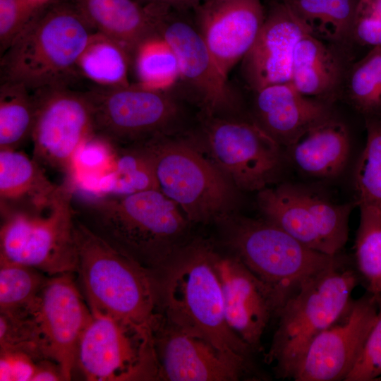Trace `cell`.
Wrapping results in <instances>:
<instances>
[{"mask_svg":"<svg viewBox=\"0 0 381 381\" xmlns=\"http://www.w3.org/2000/svg\"><path fill=\"white\" fill-rule=\"evenodd\" d=\"M76 217L146 267L160 269L188 241L190 222L159 190L121 196L79 193Z\"/></svg>","mask_w":381,"mask_h":381,"instance_id":"cell-1","label":"cell"},{"mask_svg":"<svg viewBox=\"0 0 381 381\" xmlns=\"http://www.w3.org/2000/svg\"><path fill=\"white\" fill-rule=\"evenodd\" d=\"M74 236L75 271L90 309L113 317L155 341L162 320L157 278L76 217Z\"/></svg>","mask_w":381,"mask_h":381,"instance_id":"cell-2","label":"cell"},{"mask_svg":"<svg viewBox=\"0 0 381 381\" xmlns=\"http://www.w3.org/2000/svg\"><path fill=\"white\" fill-rule=\"evenodd\" d=\"M214 246L188 241L158 270L164 320L201 337L228 356L249 361L253 352L229 327L220 280L213 262Z\"/></svg>","mask_w":381,"mask_h":381,"instance_id":"cell-3","label":"cell"},{"mask_svg":"<svg viewBox=\"0 0 381 381\" xmlns=\"http://www.w3.org/2000/svg\"><path fill=\"white\" fill-rule=\"evenodd\" d=\"M95 30L74 0H52L40 7L1 59V82L33 92L69 86L80 76L77 61Z\"/></svg>","mask_w":381,"mask_h":381,"instance_id":"cell-4","label":"cell"},{"mask_svg":"<svg viewBox=\"0 0 381 381\" xmlns=\"http://www.w3.org/2000/svg\"><path fill=\"white\" fill-rule=\"evenodd\" d=\"M358 272L343 257L315 274L292 294L280 309L279 322L266 361L277 375L291 378L311 341L348 312Z\"/></svg>","mask_w":381,"mask_h":381,"instance_id":"cell-5","label":"cell"},{"mask_svg":"<svg viewBox=\"0 0 381 381\" xmlns=\"http://www.w3.org/2000/svg\"><path fill=\"white\" fill-rule=\"evenodd\" d=\"M143 143L151 152L159 190L190 223L217 222L234 212L237 188L202 152L198 138L173 133Z\"/></svg>","mask_w":381,"mask_h":381,"instance_id":"cell-6","label":"cell"},{"mask_svg":"<svg viewBox=\"0 0 381 381\" xmlns=\"http://www.w3.org/2000/svg\"><path fill=\"white\" fill-rule=\"evenodd\" d=\"M217 222L231 253L285 302L303 283L342 258L306 246L265 218L233 212Z\"/></svg>","mask_w":381,"mask_h":381,"instance_id":"cell-7","label":"cell"},{"mask_svg":"<svg viewBox=\"0 0 381 381\" xmlns=\"http://www.w3.org/2000/svg\"><path fill=\"white\" fill-rule=\"evenodd\" d=\"M52 207L42 213L1 214L0 259L27 265L49 277L76 270L74 187L65 180Z\"/></svg>","mask_w":381,"mask_h":381,"instance_id":"cell-8","label":"cell"},{"mask_svg":"<svg viewBox=\"0 0 381 381\" xmlns=\"http://www.w3.org/2000/svg\"><path fill=\"white\" fill-rule=\"evenodd\" d=\"M95 133L116 146H125L175 133L183 117L180 97L174 90H155L136 83L85 92Z\"/></svg>","mask_w":381,"mask_h":381,"instance_id":"cell-9","label":"cell"},{"mask_svg":"<svg viewBox=\"0 0 381 381\" xmlns=\"http://www.w3.org/2000/svg\"><path fill=\"white\" fill-rule=\"evenodd\" d=\"M198 140L206 154L237 188L260 191L274 179L281 164V145L252 118H201Z\"/></svg>","mask_w":381,"mask_h":381,"instance_id":"cell-10","label":"cell"},{"mask_svg":"<svg viewBox=\"0 0 381 381\" xmlns=\"http://www.w3.org/2000/svg\"><path fill=\"white\" fill-rule=\"evenodd\" d=\"M157 31L176 56L180 75L177 87L195 102L201 118L238 115L240 96L219 71L195 24L193 11L167 6Z\"/></svg>","mask_w":381,"mask_h":381,"instance_id":"cell-11","label":"cell"},{"mask_svg":"<svg viewBox=\"0 0 381 381\" xmlns=\"http://www.w3.org/2000/svg\"><path fill=\"white\" fill-rule=\"evenodd\" d=\"M91 313L76 356V365L86 380H158L155 341L113 317Z\"/></svg>","mask_w":381,"mask_h":381,"instance_id":"cell-12","label":"cell"},{"mask_svg":"<svg viewBox=\"0 0 381 381\" xmlns=\"http://www.w3.org/2000/svg\"><path fill=\"white\" fill-rule=\"evenodd\" d=\"M263 218L306 246L337 255L349 236V216L357 202L334 204L314 193L290 184L267 186L258 192Z\"/></svg>","mask_w":381,"mask_h":381,"instance_id":"cell-13","label":"cell"},{"mask_svg":"<svg viewBox=\"0 0 381 381\" xmlns=\"http://www.w3.org/2000/svg\"><path fill=\"white\" fill-rule=\"evenodd\" d=\"M32 92L35 122L32 158L67 176L81 144L95 133L92 111L85 92L53 86Z\"/></svg>","mask_w":381,"mask_h":381,"instance_id":"cell-14","label":"cell"},{"mask_svg":"<svg viewBox=\"0 0 381 381\" xmlns=\"http://www.w3.org/2000/svg\"><path fill=\"white\" fill-rule=\"evenodd\" d=\"M370 294L353 301L346 315L310 344L291 378L296 381L344 380L353 367L377 313Z\"/></svg>","mask_w":381,"mask_h":381,"instance_id":"cell-15","label":"cell"},{"mask_svg":"<svg viewBox=\"0 0 381 381\" xmlns=\"http://www.w3.org/2000/svg\"><path fill=\"white\" fill-rule=\"evenodd\" d=\"M71 274L48 277L28 307L48 356L59 366L64 380L72 377L79 342L92 314Z\"/></svg>","mask_w":381,"mask_h":381,"instance_id":"cell-16","label":"cell"},{"mask_svg":"<svg viewBox=\"0 0 381 381\" xmlns=\"http://www.w3.org/2000/svg\"><path fill=\"white\" fill-rule=\"evenodd\" d=\"M213 262L228 325L253 351H259L264 332L284 300L231 253L224 255L214 248Z\"/></svg>","mask_w":381,"mask_h":381,"instance_id":"cell-17","label":"cell"},{"mask_svg":"<svg viewBox=\"0 0 381 381\" xmlns=\"http://www.w3.org/2000/svg\"><path fill=\"white\" fill-rule=\"evenodd\" d=\"M159 378L170 381H234L248 374L249 361L234 358L205 339L162 318L155 339Z\"/></svg>","mask_w":381,"mask_h":381,"instance_id":"cell-18","label":"cell"},{"mask_svg":"<svg viewBox=\"0 0 381 381\" xmlns=\"http://www.w3.org/2000/svg\"><path fill=\"white\" fill-rule=\"evenodd\" d=\"M195 24L223 75L253 47L265 13L260 0H207L193 11Z\"/></svg>","mask_w":381,"mask_h":381,"instance_id":"cell-19","label":"cell"},{"mask_svg":"<svg viewBox=\"0 0 381 381\" xmlns=\"http://www.w3.org/2000/svg\"><path fill=\"white\" fill-rule=\"evenodd\" d=\"M307 34L289 6L271 4L253 47L241 61L243 82L252 92L290 82L294 49Z\"/></svg>","mask_w":381,"mask_h":381,"instance_id":"cell-20","label":"cell"},{"mask_svg":"<svg viewBox=\"0 0 381 381\" xmlns=\"http://www.w3.org/2000/svg\"><path fill=\"white\" fill-rule=\"evenodd\" d=\"M253 92L252 119L281 145L288 147L308 129L332 116L328 102L304 96L290 82Z\"/></svg>","mask_w":381,"mask_h":381,"instance_id":"cell-21","label":"cell"},{"mask_svg":"<svg viewBox=\"0 0 381 381\" xmlns=\"http://www.w3.org/2000/svg\"><path fill=\"white\" fill-rule=\"evenodd\" d=\"M64 188L47 176L43 167L17 150H0L1 214L42 213L52 207Z\"/></svg>","mask_w":381,"mask_h":381,"instance_id":"cell-22","label":"cell"},{"mask_svg":"<svg viewBox=\"0 0 381 381\" xmlns=\"http://www.w3.org/2000/svg\"><path fill=\"white\" fill-rule=\"evenodd\" d=\"M92 28L123 47L131 56L136 46L157 30L167 5L135 0H74Z\"/></svg>","mask_w":381,"mask_h":381,"instance_id":"cell-23","label":"cell"},{"mask_svg":"<svg viewBox=\"0 0 381 381\" xmlns=\"http://www.w3.org/2000/svg\"><path fill=\"white\" fill-rule=\"evenodd\" d=\"M346 54L308 34L294 52L290 83L304 96L326 102L341 92L347 71Z\"/></svg>","mask_w":381,"mask_h":381,"instance_id":"cell-24","label":"cell"},{"mask_svg":"<svg viewBox=\"0 0 381 381\" xmlns=\"http://www.w3.org/2000/svg\"><path fill=\"white\" fill-rule=\"evenodd\" d=\"M287 147L292 161L304 174L334 177L347 162L349 133L345 124L332 116L308 129Z\"/></svg>","mask_w":381,"mask_h":381,"instance_id":"cell-25","label":"cell"},{"mask_svg":"<svg viewBox=\"0 0 381 381\" xmlns=\"http://www.w3.org/2000/svg\"><path fill=\"white\" fill-rule=\"evenodd\" d=\"M159 190L151 152L145 143L117 146L109 171L91 183L82 194L121 196Z\"/></svg>","mask_w":381,"mask_h":381,"instance_id":"cell-26","label":"cell"},{"mask_svg":"<svg viewBox=\"0 0 381 381\" xmlns=\"http://www.w3.org/2000/svg\"><path fill=\"white\" fill-rule=\"evenodd\" d=\"M307 34L345 53L358 0H283Z\"/></svg>","mask_w":381,"mask_h":381,"instance_id":"cell-27","label":"cell"},{"mask_svg":"<svg viewBox=\"0 0 381 381\" xmlns=\"http://www.w3.org/2000/svg\"><path fill=\"white\" fill-rule=\"evenodd\" d=\"M77 69L80 77L100 87L129 85L131 56L114 40L94 30L81 52Z\"/></svg>","mask_w":381,"mask_h":381,"instance_id":"cell-28","label":"cell"},{"mask_svg":"<svg viewBox=\"0 0 381 381\" xmlns=\"http://www.w3.org/2000/svg\"><path fill=\"white\" fill-rule=\"evenodd\" d=\"M135 83L155 90H175L180 79L176 56L164 37L157 30L145 37L131 55Z\"/></svg>","mask_w":381,"mask_h":381,"instance_id":"cell-29","label":"cell"},{"mask_svg":"<svg viewBox=\"0 0 381 381\" xmlns=\"http://www.w3.org/2000/svg\"><path fill=\"white\" fill-rule=\"evenodd\" d=\"M35 107L32 92L21 84L1 82L0 150H17L31 140Z\"/></svg>","mask_w":381,"mask_h":381,"instance_id":"cell-30","label":"cell"},{"mask_svg":"<svg viewBox=\"0 0 381 381\" xmlns=\"http://www.w3.org/2000/svg\"><path fill=\"white\" fill-rule=\"evenodd\" d=\"M360 222L355 242L357 272L368 293L381 301V211L358 205Z\"/></svg>","mask_w":381,"mask_h":381,"instance_id":"cell-31","label":"cell"},{"mask_svg":"<svg viewBox=\"0 0 381 381\" xmlns=\"http://www.w3.org/2000/svg\"><path fill=\"white\" fill-rule=\"evenodd\" d=\"M343 90L365 117L381 114V47L370 48L347 68Z\"/></svg>","mask_w":381,"mask_h":381,"instance_id":"cell-32","label":"cell"},{"mask_svg":"<svg viewBox=\"0 0 381 381\" xmlns=\"http://www.w3.org/2000/svg\"><path fill=\"white\" fill-rule=\"evenodd\" d=\"M366 142L354 171L356 202L381 211V114L365 117Z\"/></svg>","mask_w":381,"mask_h":381,"instance_id":"cell-33","label":"cell"},{"mask_svg":"<svg viewBox=\"0 0 381 381\" xmlns=\"http://www.w3.org/2000/svg\"><path fill=\"white\" fill-rule=\"evenodd\" d=\"M44 274L33 267L0 259V311L28 308L47 282Z\"/></svg>","mask_w":381,"mask_h":381,"instance_id":"cell-34","label":"cell"},{"mask_svg":"<svg viewBox=\"0 0 381 381\" xmlns=\"http://www.w3.org/2000/svg\"><path fill=\"white\" fill-rule=\"evenodd\" d=\"M0 351L25 353L36 361L50 359L29 308L0 311Z\"/></svg>","mask_w":381,"mask_h":381,"instance_id":"cell-35","label":"cell"},{"mask_svg":"<svg viewBox=\"0 0 381 381\" xmlns=\"http://www.w3.org/2000/svg\"><path fill=\"white\" fill-rule=\"evenodd\" d=\"M375 323L361 351L344 381L377 380L381 375V301Z\"/></svg>","mask_w":381,"mask_h":381,"instance_id":"cell-36","label":"cell"},{"mask_svg":"<svg viewBox=\"0 0 381 381\" xmlns=\"http://www.w3.org/2000/svg\"><path fill=\"white\" fill-rule=\"evenodd\" d=\"M39 8L30 0H0L1 55L30 23Z\"/></svg>","mask_w":381,"mask_h":381,"instance_id":"cell-37","label":"cell"},{"mask_svg":"<svg viewBox=\"0 0 381 381\" xmlns=\"http://www.w3.org/2000/svg\"><path fill=\"white\" fill-rule=\"evenodd\" d=\"M351 40L360 46L381 47V0H358Z\"/></svg>","mask_w":381,"mask_h":381,"instance_id":"cell-38","label":"cell"},{"mask_svg":"<svg viewBox=\"0 0 381 381\" xmlns=\"http://www.w3.org/2000/svg\"><path fill=\"white\" fill-rule=\"evenodd\" d=\"M37 361L23 353L0 351V380L32 381Z\"/></svg>","mask_w":381,"mask_h":381,"instance_id":"cell-39","label":"cell"},{"mask_svg":"<svg viewBox=\"0 0 381 381\" xmlns=\"http://www.w3.org/2000/svg\"><path fill=\"white\" fill-rule=\"evenodd\" d=\"M56 380H64L59 366L51 359L37 361L32 381Z\"/></svg>","mask_w":381,"mask_h":381,"instance_id":"cell-40","label":"cell"},{"mask_svg":"<svg viewBox=\"0 0 381 381\" xmlns=\"http://www.w3.org/2000/svg\"><path fill=\"white\" fill-rule=\"evenodd\" d=\"M142 4H161L184 11H193L202 0H135Z\"/></svg>","mask_w":381,"mask_h":381,"instance_id":"cell-41","label":"cell"},{"mask_svg":"<svg viewBox=\"0 0 381 381\" xmlns=\"http://www.w3.org/2000/svg\"><path fill=\"white\" fill-rule=\"evenodd\" d=\"M31 2L37 7H41L52 0H30Z\"/></svg>","mask_w":381,"mask_h":381,"instance_id":"cell-42","label":"cell"},{"mask_svg":"<svg viewBox=\"0 0 381 381\" xmlns=\"http://www.w3.org/2000/svg\"><path fill=\"white\" fill-rule=\"evenodd\" d=\"M207 1V0H202V1Z\"/></svg>","mask_w":381,"mask_h":381,"instance_id":"cell-43","label":"cell"},{"mask_svg":"<svg viewBox=\"0 0 381 381\" xmlns=\"http://www.w3.org/2000/svg\"><path fill=\"white\" fill-rule=\"evenodd\" d=\"M283 1V0H282Z\"/></svg>","mask_w":381,"mask_h":381,"instance_id":"cell-44","label":"cell"}]
</instances>
